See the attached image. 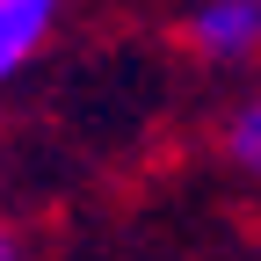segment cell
Segmentation results:
<instances>
[{
    "label": "cell",
    "instance_id": "277c9868",
    "mask_svg": "<svg viewBox=\"0 0 261 261\" xmlns=\"http://www.w3.org/2000/svg\"><path fill=\"white\" fill-rule=\"evenodd\" d=\"M0 261H22V240L8 232V225H0Z\"/></svg>",
    "mask_w": 261,
    "mask_h": 261
},
{
    "label": "cell",
    "instance_id": "7a4b0ae2",
    "mask_svg": "<svg viewBox=\"0 0 261 261\" xmlns=\"http://www.w3.org/2000/svg\"><path fill=\"white\" fill-rule=\"evenodd\" d=\"M51 22H58V0H0V87L44 51Z\"/></svg>",
    "mask_w": 261,
    "mask_h": 261
},
{
    "label": "cell",
    "instance_id": "3957f363",
    "mask_svg": "<svg viewBox=\"0 0 261 261\" xmlns=\"http://www.w3.org/2000/svg\"><path fill=\"white\" fill-rule=\"evenodd\" d=\"M225 160L261 181V94H247V102L225 116Z\"/></svg>",
    "mask_w": 261,
    "mask_h": 261
},
{
    "label": "cell",
    "instance_id": "6da1fadb",
    "mask_svg": "<svg viewBox=\"0 0 261 261\" xmlns=\"http://www.w3.org/2000/svg\"><path fill=\"white\" fill-rule=\"evenodd\" d=\"M181 37L203 65H240L261 51V0H196Z\"/></svg>",
    "mask_w": 261,
    "mask_h": 261
}]
</instances>
